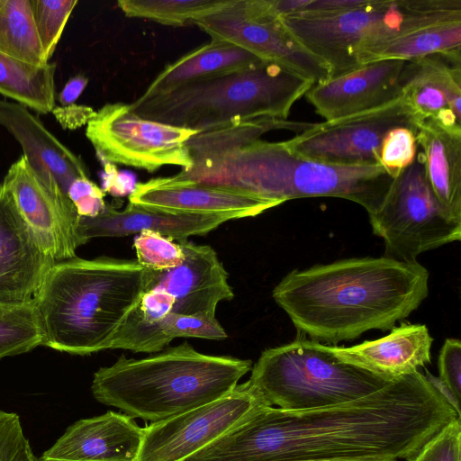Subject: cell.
Here are the masks:
<instances>
[{
    "instance_id": "11",
    "label": "cell",
    "mask_w": 461,
    "mask_h": 461,
    "mask_svg": "<svg viewBox=\"0 0 461 461\" xmlns=\"http://www.w3.org/2000/svg\"><path fill=\"white\" fill-rule=\"evenodd\" d=\"M397 127L417 132L402 97L378 108L312 123L285 143L294 154L314 161L350 167L380 166L383 140Z\"/></svg>"
},
{
    "instance_id": "27",
    "label": "cell",
    "mask_w": 461,
    "mask_h": 461,
    "mask_svg": "<svg viewBox=\"0 0 461 461\" xmlns=\"http://www.w3.org/2000/svg\"><path fill=\"white\" fill-rule=\"evenodd\" d=\"M433 54H461V19H452L399 35L384 43L370 57L411 60Z\"/></svg>"
},
{
    "instance_id": "23",
    "label": "cell",
    "mask_w": 461,
    "mask_h": 461,
    "mask_svg": "<svg viewBox=\"0 0 461 461\" xmlns=\"http://www.w3.org/2000/svg\"><path fill=\"white\" fill-rule=\"evenodd\" d=\"M0 125L19 142L31 165L41 175L53 176L66 193L74 180L89 177L83 160L24 105L0 100Z\"/></svg>"
},
{
    "instance_id": "21",
    "label": "cell",
    "mask_w": 461,
    "mask_h": 461,
    "mask_svg": "<svg viewBox=\"0 0 461 461\" xmlns=\"http://www.w3.org/2000/svg\"><path fill=\"white\" fill-rule=\"evenodd\" d=\"M432 342L426 325L402 323L381 339L330 349L341 361L393 381L429 364Z\"/></svg>"
},
{
    "instance_id": "18",
    "label": "cell",
    "mask_w": 461,
    "mask_h": 461,
    "mask_svg": "<svg viewBox=\"0 0 461 461\" xmlns=\"http://www.w3.org/2000/svg\"><path fill=\"white\" fill-rule=\"evenodd\" d=\"M56 262L40 246L0 185V303L33 302Z\"/></svg>"
},
{
    "instance_id": "36",
    "label": "cell",
    "mask_w": 461,
    "mask_h": 461,
    "mask_svg": "<svg viewBox=\"0 0 461 461\" xmlns=\"http://www.w3.org/2000/svg\"><path fill=\"white\" fill-rule=\"evenodd\" d=\"M407 461H461V419L447 424Z\"/></svg>"
},
{
    "instance_id": "42",
    "label": "cell",
    "mask_w": 461,
    "mask_h": 461,
    "mask_svg": "<svg viewBox=\"0 0 461 461\" xmlns=\"http://www.w3.org/2000/svg\"><path fill=\"white\" fill-rule=\"evenodd\" d=\"M398 459L393 457H384V456H375V457H365V458H357V459H341V460H327V461H397Z\"/></svg>"
},
{
    "instance_id": "9",
    "label": "cell",
    "mask_w": 461,
    "mask_h": 461,
    "mask_svg": "<svg viewBox=\"0 0 461 461\" xmlns=\"http://www.w3.org/2000/svg\"><path fill=\"white\" fill-rule=\"evenodd\" d=\"M375 235L385 245L384 257L417 262L421 253L461 239V221L448 216L427 180L423 156L398 175L380 209L369 214Z\"/></svg>"
},
{
    "instance_id": "1",
    "label": "cell",
    "mask_w": 461,
    "mask_h": 461,
    "mask_svg": "<svg viewBox=\"0 0 461 461\" xmlns=\"http://www.w3.org/2000/svg\"><path fill=\"white\" fill-rule=\"evenodd\" d=\"M461 416L420 371L335 405L264 407L185 461L411 458Z\"/></svg>"
},
{
    "instance_id": "31",
    "label": "cell",
    "mask_w": 461,
    "mask_h": 461,
    "mask_svg": "<svg viewBox=\"0 0 461 461\" xmlns=\"http://www.w3.org/2000/svg\"><path fill=\"white\" fill-rule=\"evenodd\" d=\"M46 60L51 58L77 0H31Z\"/></svg>"
},
{
    "instance_id": "3",
    "label": "cell",
    "mask_w": 461,
    "mask_h": 461,
    "mask_svg": "<svg viewBox=\"0 0 461 461\" xmlns=\"http://www.w3.org/2000/svg\"><path fill=\"white\" fill-rule=\"evenodd\" d=\"M429 272L417 262L359 258L289 272L272 297L299 333L337 344L371 330H392L429 294Z\"/></svg>"
},
{
    "instance_id": "2",
    "label": "cell",
    "mask_w": 461,
    "mask_h": 461,
    "mask_svg": "<svg viewBox=\"0 0 461 461\" xmlns=\"http://www.w3.org/2000/svg\"><path fill=\"white\" fill-rule=\"evenodd\" d=\"M292 122L262 117L239 121L191 137L193 165L176 177L283 203L305 197H337L355 202L368 215L384 202L394 178L381 166H340L292 152L284 141L260 137L289 130Z\"/></svg>"
},
{
    "instance_id": "25",
    "label": "cell",
    "mask_w": 461,
    "mask_h": 461,
    "mask_svg": "<svg viewBox=\"0 0 461 461\" xmlns=\"http://www.w3.org/2000/svg\"><path fill=\"white\" fill-rule=\"evenodd\" d=\"M263 61L230 43L211 40L167 64L143 94L168 91L194 80L223 74Z\"/></svg>"
},
{
    "instance_id": "33",
    "label": "cell",
    "mask_w": 461,
    "mask_h": 461,
    "mask_svg": "<svg viewBox=\"0 0 461 461\" xmlns=\"http://www.w3.org/2000/svg\"><path fill=\"white\" fill-rule=\"evenodd\" d=\"M162 331L168 343L176 338L222 340L228 337L215 313H169L162 321Z\"/></svg>"
},
{
    "instance_id": "20",
    "label": "cell",
    "mask_w": 461,
    "mask_h": 461,
    "mask_svg": "<svg viewBox=\"0 0 461 461\" xmlns=\"http://www.w3.org/2000/svg\"><path fill=\"white\" fill-rule=\"evenodd\" d=\"M143 434L132 417L109 411L71 424L40 457L42 461H137Z\"/></svg>"
},
{
    "instance_id": "38",
    "label": "cell",
    "mask_w": 461,
    "mask_h": 461,
    "mask_svg": "<svg viewBox=\"0 0 461 461\" xmlns=\"http://www.w3.org/2000/svg\"><path fill=\"white\" fill-rule=\"evenodd\" d=\"M438 378L460 401L461 396V342L447 339L438 355Z\"/></svg>"
},
{
    "instance_id": "12",
    "label": "cell",
    "mask_w": 461,
    "mask_h": 461,
    "mask_svg": "<svg viewBox=\"0 0 461 461\" xmlns=\"http://www.w3.org/2000/svg\"><path fill=\"white\" fill-rule=\"evenodd\" d=\"M267 406L249 381L238 384L218 400L143 428L137 461H185Z\"/></svg>"
},
{
    "instance_id": "41",
    "label": "cell",
    "mask_w": 461,
    "mask_h": 461,
    "mask_svg": "<svg viewBox=\"0 0 461 461\" xmlns=\"http://www.w3.org/2000/svg\"><path fill=\"white\" fill-rule=\"evenodd\" d=\"M428 381L441 393V395L447 400L451 407L461 416L460 413V401H458L449 389L440 381L438 377L432 375L429 371L426 370L424 375Z\"/></svg>"
},
{
    "instance_id": "35",
    "label": "cell",
    "mask_w": 461,
    "mask_h": 461,
    "mask_svg": "<svg viewBox=\"0 0 461 461\" xmlns=\"http://www.w3.org/2000/svg\"><path fill=\"white\" fill-rule=\"evenodd\" d=\"M0 461H42L26 437L20 416L0 410Z\"/></svg>"
},
{
    "instance_id": "30",
    "label": "cell",
    "mask_w": 461,
    "mask_h": 461,
    "mask_svg": "<svg viewBox=\"0 0 461 461\" xmlns=\"http://www.w3.org/2000/svg\"><path fill=\"white\" fill-rule=\"evenodd\" d=\"M42 340L34 301L23 304L0 303V360L42 346Z\"/></svg>"
},
{
    "instance_id": "32",
    "label": "cell",
    "mask_w": 461,
    "mask_h": 461,
    "mask_svg": "<svg viewBox=\"0 0 461 461\" xmlns=\"http://www.w3.org/2000/svg\"><path fill=\"white\" fill-rule=\"evenodd\" d=\"M137 262L146 269L163 271L179 265L184 253L178 242L158 232L142 230L134 240Z\"/></svg>"
},
{
    "instance_id": "13",
    "label": "cell",
    "mask_w": 461,
    "mask_h": 461,
    "mask_svg": "<svg viewBox=\"0 0 461 461\" xmlns=\"http://www.w3.org/2000/svg\"><path fill=\"white\" fill-rule=\"evenodd\" d=\"M1 185L48 255L56 261L76 257L86 243L79 232L81 216L53 176H41L23 154Z\"/></svg>"
},
{
    "instance_id": "14",
    "label": "cell",
    "mask_w": 461,
    "mask_h": 461,
    "mask_svg": "<svg viewBox=\"0 0 461 461\" xmlns=\"http://www.w3.org/2000/svg\"><path fill=\"white\" fill-rule=\"evenodd\" d=\"M193 24L207 33L211 40L230 43L264 61L286 67L314 84L330 78L328 66L309 52L279 18L247 19L238 7V0L221 11L195 20Z\"/></svg>"
},
{
    "instance_id": "7",
    "label": "cell",
    "mask_w": 461,
    "mask_h": 461,
    "mask_svg": "<svg viewBox=\"0 0 461 461\" xmlns=\"http://www.w3.org/2000/svg\"><path fill=\"white\" fill-rule=\"evenodd\" d=\"M279 19L309 52L328 66L332 78L366 64L377 49L399 35L461 19V1L365 0L346 10Z\"/></svg>"
},
{
    "instance_id": "22",
    "label": "cell",
    "mask_w": 461,
    "mask_h": 461,
    "mask_svg": "<svg viewBox=\"0 0 461 461\" xmlns=\"http://www.w3.org/2000/svg\"><path fill=\"white\" fill-rule=\"evenodd\" d=\"M230 220L234 219L228 215L172 214L131 203L123 210L106 204L98 215L81 217L79 232L86 243L93 238L129 236L142 230L181 241L207 234Z\"/></svg>"
},
{
    "instance_id": "17",
    "label": "cell",
    "mask_w": 461,
    "mask_h": 461,
    "mask_svg": "<svg viewBox=\"0 0 461 461\" xmlns=\"http://www.w3.org/2000/svg\"><path fill=\"white\" fill-rule=\"evenodd\" d=\"M178 243L184 253L182 262L163 271L149 270L146 291L157 289L168 294L174 300L171 313H215L220 302L234 297L227 271L212 247L188 240Z\"/></svg>"
},
{
    "instance_id": "39",
    "label": "cell",
    "mask_w": 461,
    "mask_h": 461,
    "mask_svg": "<svg viewBox=\"0 0 461 461\" xmlns=\"http://www.w3.org/2000/svg\"><path fill=\"white\" fill-rule=\"evenodd\" d=\"M95 113L91 107L75 104L54 107L52 110V113L59 124L68 130H75L86 124Z\"/></svg>"
},
{
    "instance_id": "19",
    "label": "cell",
    "mask_w": 461,
    "mask_h": 461,
    "mask_svg": "<svg viewBox=\"0 0 461 461\" xmlns=\"http://www.w3.org/2000/svg\"><path fill=\"white\" fill-rule=\"evenodd\" d=\"M129 203L172 214L228 215L234 220L257 216L277 206L248 194L185 181L175 176L136 184Z\"/></svg>"
},
{
    "instance_id": "6",
    "label": "cell",
    "mask_w": 461,
    "mask_h": 461,
    "mask_svg": "<svg viewBox=\"0 0 461 461\" xmlns=\"http://www.w3.org/2000/svg\"><path fill=\"white\" fill-rule=\"evenodd\" d=\"M314 83L270 61L142 94L131 104L139 116L198 132L262 117L287 120Z\"/></svg>"
},
{
    "instance_id": "5",
    "label": "cell",
    "mask_w": 461,
    "mask_h": 461,
    "mask_svg": "<svg viewBox=\"0 0 461 461\" xmlns=\"http://www.w3.org/2000/svg\"><path fill=\"white\" fill-rule=\"evenodd\" d=\"M251 368V360L203 354L184 342L140 359L122 355L94 374L91 392L97 402L153 423L223 397Z\"/></svg>"
},
{
    "instance_id": "8",
    "label": "cell",
    "mask_w": 461,
    "mask_h": 461,
    "mask_svg": "<svg viewBox=\"0 0 461 461\" xmlns=\"http://www.w3.org/2000/svg\"><path fill=\"white\" fill-rule=\"evenodd\" d=\"M248 381L270 406L286 411L350 402L392 382L341 361L330 346L305 337L264 350Z\"/></svg>"
},
{
    "instance_id": "37",
    "label": "cell",
    "mask_w": 461,
    "mask_h": 461,
    "mask_svg": "<svg viewBox=\"0 0 461 461\" xmlns=\"http://www.w3.org/2000/svg\"><path fill=\"white\" fill-rule=\"evenodd\" d=\"M67 194L81 217H95L106 206L104 192L89 177L74 180Z\"/></svg>"
},
{
    "instance_id": "10",
    "label": "cell",
    "mask_w": 461,
    "mask_h": 461,
    "mask_svg": "<svg viewBox=\"0 0 461 461\" xmlns=\"http://www.w3.org/2000/svg\"><path fill=\"white\" fill-rule=\"evenodd\" d=\"M198 131L148 120L131 104L108 103L86 123V136L100 160L154 172L163 166L192 167L186 145Z\"/></svg>"
},
{
    "instance_id": "15",
    "label": "cell",
    "mask_w": 461,
    "mask_h": 461,
    "mask_svg": "<svg viewBox=\"0 0 461 461\" xmlns=\"http://www.w3.org/2000/svg\"><path fill=\"white\" fill-rule=\"evenodd\" d=\"M408 65L397 59L369 62L314 84L305 96L325 121L378 108L402 97Z\"/></svg>"
},
{
    "instance_id": "4",
    "label": "cell",
    "mask_w": 461,
    "mask_h": 461,
    "mask_svg": "<svg viewBox=\"0 0 461 461\" xmlns=\"http://www.w3.org/2000/svg\"><path fill=\"white\" fill-rule=\"evenodd\" d=\"M149 276L136 260L76 256L57 261L33 300L42 346L81 356L109 349Z\"/></svg>"
},
{
    "instance_id": "29",
    "label": "cell",
    "mask_w": 461,
    "mask_h": 461,
    "mask_svg": "<svg viewBox=\"0 0 461 461\" xmlns=\"http://www.w3.org/2000/svg\"><path fill=\"white\" fill-rule=\"evenodd\" d=\"M234 0H119L127 17L142 18L174 27L185 26L230 6Z\"/></svg>"
},
{
    "instance_id": "34",
    "label": "cell",
    "mask_w": 461,
    "mask_h": 461,
    "mask_svg": "<svg viewBox=\"0 0 461 461\" xmlns=\"http://www.w3.org/2000/svg\"><path fill=\"white\" fill-rule=\"evenodd\" d=\"M417 151L416 131L406 127L394 128L383 140L380 166L395 178L414 161Z\"/></svg>"
},
{
    "instance_id": "40",
    "label": "cell",
    "mask_w": 461,
    "mask_h": 461,
    "mask_svg": "<svg viewBox=\"0 0 461 461\" xmlns=\"http://www.w3.org/2000/svg\"><path fill=\"white\" fill-rule=\"evenodd\" d=\"M88 83L87 77L78 74L71 77L59 92L58 100L62 106L75 104Z\"/></svg>"
},
{
    "instance_id": "16",
    "label": "cell",
    "mask_w": 461,
    "mask_h": 461,
    "mask_svg": "<svg viewBox=\"0 0 461 461\" xmlns=\"http://www.w3.org/2000/svg\"><path fill=\"white\" fill-rule=\"evenodd\" d=\"M402 99L417 130L461 134V54H433L409 60Z\"/></svg>"
},
{
    "instance_id": "26",
    "label": "cell",
    "mask_w": 461,
    "mask_h": 461,
    "mask_svg": "<svg viewBox=\"0 0 461 461\" xmlns=\"http://www.w3.org/2000/svg\"><path fill=\"white\" fill-rule=\"evenodd\" d=\"M56 65L37 66L0 52V94L40 113L55 107Z\"/></svg>"
},
{
    "instance_id": "24",
    "label": "cell",
    "mask_w": 461,
    "mask_h": 461,
    "mask_svg": "<svg viewBox=\"0 0 461 461\" xmlns=\"http://www.w3.org/2000/svg\"><path fill=\"white\" fill-rule=\"evenodd\" d=\"M416 140L435 197L448 216L461 221V134L421 127Z\"/></svg>"
},
{
    "instance_id": "28",
    "label": "cell",
    "mask_w": 461,
    "mask_h": 461,
    "mask_svg": "<svg viewBox=\"0 0 461 461\" xmlns=\"http://www.w3.org/2000/svg\"><path fill=\"white\" fill-rule=\"evenodd\" d=\"M0 52L37 66L49 63L31 0H0Z\"/></svg>"
}]
</instances>
